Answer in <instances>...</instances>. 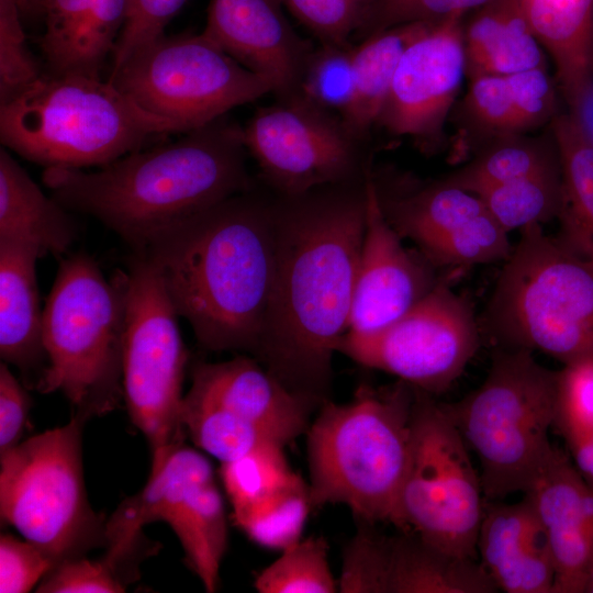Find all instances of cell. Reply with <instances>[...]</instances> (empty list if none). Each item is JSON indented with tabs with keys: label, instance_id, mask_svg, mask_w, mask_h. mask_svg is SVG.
I'll use <instances>...</instances> for the list:
<instances>
[{
	"label": "cell",
	"instance_id": "1",
	"mask_svg": "<svg viewBox=\"0 0 593 593\" xmlns=\"http://www.w3.org/2000/svg\"><path fill=\"white\" fill-rule=\"evenodd\" d=\"M349 183L275 204V273L254 357L314 406L328 400L333 356L349 328L365 233V181Z\"/></svg>",
	"mask_w": 593,
	"mask_h": 593
},
{
	"label": "cell",
	"instance_id": "2",
	"mask_svg": "<svg viewBox=\"0 0 593 593\" xmlns=\"http://www.w3.org/2000/svg\"><path fill=\"white\" fill-rule=\"evenodd\" d=\"M209 351L255 355L276 262L275 204L251 189L154 235L134 251Z\"/></svg>",
	"mask_w": 593,
	"mask_h": 593
},
{
	"label": "cell",
	"instance_id": "3",
	"mask_svg": "<svg viewBox=\"0 0 593 593\" xmlns=\"http://www.w3.org/2000/svg\"><path fill=\"white\" fill-rule=\"evenodd\" d=\"M246 153L243 127L224 115L94 171L45 168L42 180L64 208L96 217L137 251L157 233L250 190Z\"/></svg>",
	"mask_w": 593,
	"mask_h": 593
},
{
	"label": "cell",
	"instance_id": "4",
	"mask_svg": "<svg viewBox=\"0 0 593 593\" xmlns=\"http://www.w3.org/2000/svg\"><path fill=\"white\" fill-rule=\"evenodd\" d=\"M415 389L361 385L351 401L323 402L310 424L313 507L343 504L369 524H393L409 467Z\"/></svg>",
	"mask_w": 593,
	"mask_h": 593
},
{
	"label": "cell",
	"instance_id": "5",
	"mask_svg": "<svg viewBox=\"0 0 593 593\" xmlns=\"http://www.w3.org/2000/svg\"><path fill=\"white\" fill-rule=\"evenodd\" d=\"M149 113L110 80L43 72L0 103L2 146L45 168L101 167L142 149L153 137L184 133Z\"/></svg>",
	"mask_w": 593,
	"mask_h": 593
},
{
	"label": "cell",
	"instance_id": "6",
	"mask_svg": "<svg viewBox=\"0 0 593 593\" xmlns=\"http://www.w3.org/2000/svg\"><path fill=\"white\" fill-rule=\"evenodd\" d=\"M125 327L123 270L108 280L87 254L64 259L43 310L48 365L36 391L61 392L87 419L118 409Z\"/></svg>",
	"mask_w": 593,
	"mask_h": 593
},
{
	"label": "cell",
	"instance_id": "7",
	"mask_svg": "<svg viewBox=\"0 0 593 593\" xmlns=\"http://www.w3.org/2000/svg\"><path fill=\"white\" fill-rule=\"evenodd\" d=\"M519 232L488 305L489 334L563 365L593 358V262L540 224Z\"/></svg>",
	"mask_w": 593,
	"mask_h": 593
},
{
	"label": "cell",
	"instance_id": "8",
	"mask_svg": "<svg viewBox=\"0 0 593 593\" xmlns=\"http://www.w3.org/2000/svg\"><path fill=\"white\" fill-rule=\"evenodd\" d=\"M558 371L530 350H497L482 384L455 403H441L478 459L485 502L525 492L550 451Z\"/></svg>",
	"mask_w": 593,
	"mask_h": 593
},
{
	"label": "cell",
	"instance_id": "9",
	"mask_svg": "<svg viewBox=\"0 0 593 593\" xmlns=\"http://www.w3.org/2000/svg\"><path fill=\"white\" fill-rule=\"evenodd\" d=\"M74 414L59 427L36 434L0 455V514L54 562L108 546L107 519L87 496L82 432Z\"/></svg>",
	"mask_w": 593,
	"mask_h": 593
},
{
	"label": "cell",
	"instance_id": "10",
	"mask_svg": "<svg viewBox=\"0 0 593 593\" xmlns=\"http://www.w3.org/2000/svg\"><path fill=\"white\" fill-rule=\"evenodd\" d=\"M123 275V400L132 423L149 445L154 472L187 438L181 405L188 351L179 315L155 266L135 253Z\"/></svg>",
	"mask_w": 593,
	"mask_h": 593
},
{
	"label": "cell",
	"instance_id": "11",
	"mask_svg": "<svg viewBox=\"0 0 593 593\" xmlns=\"http://www.w3.org/2000/svg\"><path fill=\"white\" fill-rule=\"evenodd\" d=\"M414 389L411 455L393 525L452 555L478 560L485 504L480 474L441 403Z\"/></svg>",
	"mask_w": 593,
	"mask_h": 593
},
{
	"label": "cell",
	"instance_id": "12",
	"mask_svg": "<svg viewBox=\"0 0 593 593\" xmlns=\"http://www.w3.org/2000/svg\"><path fill=\"white\" fill-rule=\"evenodd\" d=\"M108 80L145 111L188 131L272 92L267 79L240 65L203 31L163 34L112 69Z\"/></svg>",
	"mask_w": 593,
	"mask_h": 593
},
{
	"label": "cell",
	"instance_id": "13",
	"mask_svg": "<svg viewBox=\"0 0 593 593\" xmlns=\"http://www.w3.org/2000/svg\"><path fill=\"white\" fill-rule=\"evenodd\" d=\"M157 521L172 529L204 590L215 592L228 537L224 503L210 460L184 444L107 519L108 545L134 541Z\"/></svg>",
	"mask_w": 593,
	"mask_h": 593
},
{
	"label": "cell",
	"instance_id": "14",
	"mask_svg": "<svg viewBox=\"0 0 593 593\" xmlns=\"http://www.w3.org/2000/svg\"><path fill=\"white\" fill-rule=\"evenodd\" d=\"M478 345L479 327L471 305L446 280H439L385 328L371 334L347 332L337 353L433 395L462 373Z\"/></svg>",
	"mask_w": 593,
	"mask_h": 593
},
{
	"label": "cell",
	"instance_id": "15",
	"mask_svg": "<svg viewBox=\"0 0 593 593\" xmlns=\"http://www.w3.org/2000/svg\"><path fill=\"white\" fill-rule=\"evenodd\" d=\"M243 141L262 177L287 197L349 182L359 167L360 142L342 118L300 94L258 108Z\"/></svg>",
	"mask_w": 593,
	"mask_h": 593
},
{
	"label": "cell",
	"instance_id": "16",
	"mask_svg": "<svg viewBox=\"0 0 593 593\" xmlns=\"http://www.w3.org/2000/svg\"><path fill=\"white\" fill-rule=\"evenodd\" d=\"M463 16L430 23L402 54L378 123L424 152L439 147L467 76Z\"/></svg>",
	"mask_w": 593,
	"mask_h": 593
},
{
	"label": "cell",
	"instance_id": "17",
	"mask_svg": "<svg viewBox=\"0 0 593 593\" xmlns=\"http://www.w3.org/2000/svg\"><path fill=\"white\" fill-rule=\"evenodd\" d=\"M377 192L391 226L435 267L505 260L511 253L508 233L481 199L445 180L409 192Z\"/></svg>",
	"mask_w": 593,
	"mask_h": 593
},
{
	"label": "cell",
	"instance_id": "18",
	"mask_svg": "<svg viewBox=\"0 0 593 593\" xmlns=\"http://www.w3.org/2000/svg\"><path fill=\"white\" fill-rule=\"evenodd\" d=\"M342 593H494L479 560L445 551L401 532L362 528L348 542L337 580Z\"/></svg>",
	"mask_w": 593,
	"mask_h": 593
},
{
	"label": "cell",
	"instance_id": "19",
	"mask_svg": "<svg viewBox=\"0 0 593 593\" xmlns=\"http://www.w3.org/2000/svg\"><path fill=\"white\" fill-rule=\"evenodd\" d=\"M366 220L348 332L371 334L406 314L439 282L435 266L402 244L365 172Z\"/></svg>",
	"mask_w": 593,
	"mask_h": 593
},
{
	"label": "cell",
	"instance_id": "20",
	"mask_svg": "<svg viewBox=\"0 0 593 593\" xmlns=\"http://www.w3.org/2000/svg\"><path fill=\"white\" fill-rule=\"evenodd\" d=\"M281 0H210L203 32L245 68L267 79L277 99L299 94L314 49Z\"/></svg>",
	"mask_w": 593,
	"mask_h": 593
},
{
	"label": "cell",
	"instance_id": "21",
	"mask_svg": "<svg viewBox=\"0 0 593 593\" xmlns=\"http://www.w3.org/2000/svg\"><path fill=\"white\" fill-rule=\"evenodd\" d=\"M190 392L267 432L284 447L306 433L315 407L290 391L256 358L195 363Z\"/></svg>",
	"mask_w": 593,
	"mask_h": 593
},
{
	"label": "cell",
	"instance_id": "22",
	"mask_svg": "<svg viewBox=\"0 0 593 593\" xmlns=\"http://www.w3.org/2000/svg\"><path fill=\"white\" fill-rule=\"evenodd\" d=\"M480 563L506 593H553L555 567L546 530L527 496L485 502L477 540Z\"/></svg>",
	"mask_w": 593,
	"mask_h": 593
},
{
	"label": "cell",
	"instance_id": "23",
	"mask_svg": "<svg viewBox=\"0 0 593 593\" xmlns=\"http://www.w3.org/2000/svg\"><path fill=\"white\" fill-rule=\"evenodd\" d=\"M127 8L128 0H45L40 46L46 72L101 78Z\"/></svg>",
	"mask_w": 593,
	"mask_h": 593
},
{
	"label": "cell",
	"instance_id": "24",
	"mask_svg": "<svg viewBox=\"0 0 593 593\" xmlns=\"http://www.w3.org/2000/svg\"><path fill=\"white\" fill-rule=\"evenodd\" d=\"M42 256L32 244L0 239V356L29 390L37 389L48 365L35 273Z\"/></svg>",
	"mask_w": 593,
	"mask_h": 593
},
{
	"label": "cell",
	"instance_id": "25",
	"mask_svg": "<svg viewBox=\"0 0 593 593\" xmlns=\"http://www.w3.org/2000/svg\"><path fill=\"white\" fill-rule=\"evenodd\" d=\"M524 494L546 530L555 564L588 561L593 555V490L570 456L552 445Z\"/></svg>",
	"mask_w": 593,
	"mask_h": 593
},
{
	"label": "cell",
	"instance_id": "26",
	"mask_svg": "<svg viewBox=\"0 0 593 593\" xmlns=\"http://www.w3.org/2000/svg\"><path fill=\"white\" fill-rule=\"evenodd\" d=\"M549 55L568 111L583 115L593 92V0H521Z\"/></svg>",
	"mask_w": 593,
	"mask_h": 593
},
{
	"label": "cell",
	"instance_id": "27",
	"mask_svg": "<svg viewBox=\"0 0 593 593\" xmlns=\"http://www.w3.org/2000/svg\"><path fill=\"white\" fill-rule=\"evenodd\" d=\"M77 236V225L53 197H46L27 172L0 148V239L32 244L43 256L66 253Z\"/></svg>",
	"mask_w": 593,
	"mask_h": 593
},
{
	"label": "cell",
	"instance_id": "28",
	"mask_svg": "<svg viewBox=\"0 0 593 593\" xmlns=\"http://www.w3.org/2000/svg\"><path fill=\"white\" fill-rule=\"evenodd\" d=\"M463 46L469 79L547 67L544 48L526 20L521 0H495L477 10L463 27Z\"/></svg>",
	"mask_w": 593,
	"mask_h": 593
},
{
	"label": "cell",
	"instance_id": "29",
	"mask_svg": "<svg viewBox=\"0 0 593 593\" xmlns=\"http://www.w3.org/2000/svg\"><path fill=\"white\" fill-rule=\"evenodd\" d=\"M550 124L562 179L558 238L593 262V137L582 114L558 113Z\"/></svg>",
	"mask_w": 593,
	"mask_h": 593
},
{
	"label": "cell",
	"instance_id": "30",
	"mask_svg": "<svg viewBox=\"0 0 593 593\" xmlns=\"http://www.w3.org/2000/svg\"><path fill=\"white\" fill-rule=\"evenodd\" d=\"M429 24L393 26L365 37L355 46L354 93L340 118L359 142L378 123L402 54Z\"/></svg>",
	"mask_w": 593,
	"mask_h": 593
},
{
	"label": "cell",
	"instance_id": "31",
	"mask_svg": "<svg viewBox=\"0 0 593 593\" xmlns=\"http://www.w3.org/2000/svg\"><path fill=\"white\" fill-rule=\"evenodd\" d=\"M559 166L556 146L523 134L488 143L471 161L445 181L473 194Z\"/></svg>",
	"mask_w": 593,
	"mask_h": 593
},
{
	"label": "cell",
	"instance_id": "32",
	"mask_svg": "<svg viewBox=\"0 0 593 593\" xmlns=\"http://www.w3.org/2000/svg\"><path fill=\"white\" fill-rule=\"evenodd\" d=\"M181 422L187 437L221 463L270 444L283 446L258 426L190 391L183 395Z\"/></svg>",
	"mask_w": 593,
	"mask_h": 593
},
{
	"label": "cell",
	"instance_id": "33",
	"mask_svg": "<svg viewBox=\"0 0 593 593\" xmlns=\"http://www.w3.org/2000/svg\"><path fill=\"white\" fill-rule=\"evenodd\" d=\"M154 545L105 547L102 557L87 555L57 564L36 586L40 593H121L137 581L138 566L155 551Z\"/></svg>",
	"mask_w": 593,
	"mask_h": 593
},
{
	"label": "cell",
	"instance_id": "34",
	"mask_svg": "<svg viewBox=\"0 0 593 593\" xmlns=\"http://www.w3.org/2000/svg\"><path fill=\"white\" fill-rule=\"evenodd\" d=\"M507 232L557 219L562 203L560 165L477 194Z\"/></svg>",
	"mask_w": 593,
	"mask_h": 593
},
{
	"label": "cell",
	"instance_id": "35",
	"mask_svg": "<svg viewBox=\"0 0 593 593\" xmlns=\"http://www.w3.org/2000/svg\"><path fill=\"white\" fill-rule=\"evenodd\" d=\"M283 448L270 444L221 463L222 482L232 506L231 519L272 502L301 479L289 466Z\"/></svg>",
	"mask_w": 593,
	"mask_h": 593
},
{
	"label": "cell",
	"instance_id": "36",
	"mask_svg": "<svg viewBox=\"0 0 593 593\" xmlns=\"http://www.w3.org/2000/svg\"><path fill=\"white\" fill-rule=\"evenodd\" d=\"M324 536L301 538L255 578L259 593H334L338 590Z\"/></svg>",
	"mask_w": 593,
	"mask_h": 593
},
{
	"label": "cell",
	"instance_id": "37",
	"mask_svg": "<svg viewBox=\"0 0 593 593\" xmlns=\"http://www.w3.org/2000/svg\"><path fill=\"white\" fill-rule=\"evenodd\" d=\"M354 53L351 44L314 47L301 77L299 94L342 116L354 93Z\"/></svg>",
	"mask_w": 593,
	"mask_h": 593
},
{
	"label": "cell",
	"instance_id": "38",
	"mask_svg": "<svg viewBox=\"0 0 593 593\" xmlns=\"http://www.w3.org/2000/svg\"><path fill=\"white\" fill-rule=\"evenodd\" d=\"M469 80L461 108L469 130L482 136L486 143L523 134L506 76L482 75Z\"/></svg>",
	"mask_w": 593,
	"mask_h": 593
},
{
	"label": "cell",
	"instance_id": "39",
	"mask_svg": "<svg viewBox=\"0 0 593 593\" xmlns=\"http://www.w3.org/2000/svg\"><path fill=\"white\" fill-rule=\"evenodd\" d=\"M320 44L348 45L365 24L376 0H281Z\"/></svg>",
	"mask_w": 593,
	"mask_h": 593
},
{
	"label": "cell",
	"instance_id": "40",
	"mask_svg": "<svg viewBox=\"0 0 593 593\" xmlns=\"http://www.w3.org/2000/svg\"><path fill=\"white\" fill-rule=\"evenodd\" d=\"M43 72L26 45L15 0H0V103L34 82Z\"/></svg>",
	"mask_w": 593,
	"mask_h": 593
},
{
	"label": "cell",
	"instance_id": "41",
	"mask_svg": "<svg viewBox=\"0 0 593 593\" xmlns=\"http://www.w3.org/2000/svg\"><path fill=\"white\" fill-rule=\"evenodd\" d=\"M495 0H376L357 33L362 40L373 33L409 23H436L477 11Z\"/></svg>",
	"mask_w": 593,
	"mask_h": 593
},
{
	"label": "cell",
	"instance_id": "42",
	"mask_svg": "<svg viewBox=\"0 0 593 593\" xmlns=\"http://www.w3.org/2000/svg\"><path fill=\"white\" fill-rule=\"evenodd\" d=\"M553 427L562 437L593 429V358L567 363L558 371Z\"/></svg>",
	"mask_w": 593,
	"mask_h": 593
},
{
	"label": "cell",
	"instance_id": "43",
	"mask_svg": "<svg viewBox=\"0 0 593 593\" xmlns=\"http://www.w3.org/2000/svg\"><path fill=\"white\" fill-rule=\"evenodd\" d=\"M519 130L524 134L550 123L558 112L557 83L547 67L506 76Z\"/></svg>",
	"mask_w": 593,
	"mask_h": 593
},
{
	"label": "cell",
	"instance_id": "44",
	"mask_svg": "<svg viewBox=\"0 0 593 593\" xmlns=\"http://www.w3.org/2000/svg\"><path fill=\"white\" fill-rule=\"evenodd\" d=\"M188 0H128L127 14L112 54L118 68L144 44L161 36Z\"/></svg>",
	"mask_w": 593,
	"mask_h": 593
},
{
	"label": "cell",
	"instance_id": "45",
	"mask_svg": "<svg viewBox=\"0 0 593 593\" xmlns=\"http://www.w3.org/2000/svg\"><path fill=\"white\" fill-rule=\"evenodd\" d=\"M56 567L54 560L38 546L12 535L0 537V592L32 591Z\"/></svg>",
	"mask_w": 593,
	"mask_h": 593
},
{
	"label": "cell",
	"instance_id": "46",
	"mask_svg": "<svg viewBox=\"0 0 593 593\" xmlns=\"http://www.w3.org/2000/svg\"><path fill=\"white\" fill-rule=\"evenodd\" d=\"M27 388L0 363V455L22 440L32 405Z\"/></svg>",
	"mask_w": 593,
	"mask_h": 593
},
{
	"label": "cell",
	"instance_id": "47",
	"mask_svg": "<svg viewBox=\"0 0 593 593\" xmlns=\"http://www.w3.org/2000/svg\"><path fill=\"white\" fill-rule=\"evenodd\" d=\"M570 458L589 486L593 490V429L563 436Z\"/></svg>",
	"mask_w": 593,
	"mask_h": 593
},
{
	"label": "cell",
	"instance_id": "48",
	"mask_svg": "<svg viewBox=\"0 0 593 593\" xmlns=\"http://www.w3.org/2000/svg\"><path fill=\"white\" fill-rule=\"evenodd\" d=\"M22 15L43 14L45 0H15Z\"/></svg>",
	"mask_w": 593,
	"mask_h": 593
},
{
	"label": "cell",
	"instance_id": "49",
	"mask_svg": "<svg viewBox=\"0 0 593 593\" xmlns=\"http://www.w3.org/2000/svg\"><path fill=\"white\" fill-rule=\"evenodd\" d=\"M583 593H593V560L586 574Z\"/></svg>",
	"mask_w": 593,
	"mask_h": 593
},
{
	"label": "cell",
	"instance_id": "50",
	"mask_svg": "<svg viewBox=\"0 0 593 593\" xmlns=\"http://www.w3.org/2000/svg\"><path fill=\"white\" fill-rule=\"evenodd\" d=\"M591 134H592V137H593V122H592V130H591Z\"/></svg>",
	"mask_w": 593,
	"mask_h": 593
}]
</instances>
